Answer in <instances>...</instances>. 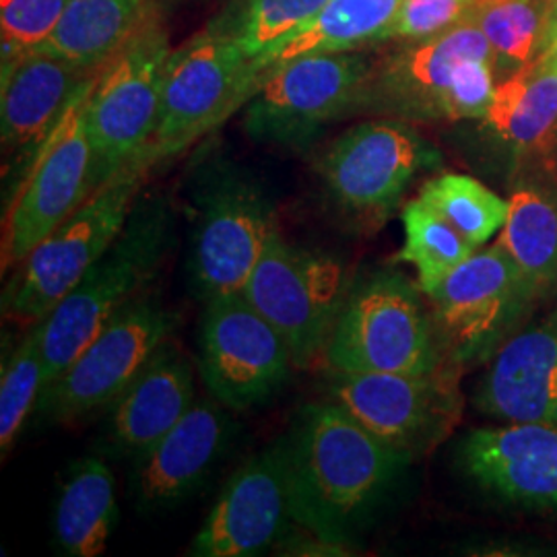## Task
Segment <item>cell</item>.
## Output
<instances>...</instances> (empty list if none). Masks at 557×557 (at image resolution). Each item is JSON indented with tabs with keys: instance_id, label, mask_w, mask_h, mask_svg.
I'll return each instance as SVG.
<instances>
[{
	"instance_id": "6da1fadb",
	"label": "cell",
	"mask_w": 557,
	"mask_h": 557,
	"mask_svg": "<svg viewBox=\"0 0 557 557\" xmlns=\"http://www.w3.org/2000/svg\"><path fill=\"white\" fill-rule=\"evenodd\" d=\"M285 442L296 524L331 547L345 543L407 458L333 398L304 407Z\"/></svg>"
},
{
	"instance_id": "7a4b0ae2",
	"label": "cell",
	"mask_w": 557,
	"mask_h": 557,
	"mask_svg": "<svg viewBox=\"0 0 557 557\" xmlns=\"http://www.w3.org/2000/svg\"><path fill=\"white\" fill-rule=\"evenodd\" d=\"M496 87L494 50L467 17L440 36L407 41L372 66L361 110L405 122L483 120Z\"/></svg>"
},
{
	"instance_id": "3957f363",
	"label": "cell",
	"mask_w": 557,
	"mask_h": 557,
	"mask_svg": "<svg viewBox=\"0 0 557 557\" xmlns=\"http://www.w3.org/2000/svg\"><path fill=\"white\" fill-rule=\"evenodd\" d=\"M168 236V218L160 205L135 207L114 244L59 306L36 322L46 386L59 379L126 304L139 298L160 267Z\"/></svg>"
},
{
	"instance_id": "277c9868",
	"label": "cell",
	"mask_w": 557,
	"mask_h": 557,
	"mask_svg": "<svg viewBox=\"0 0 557 557\" xmlns=\"http://www.w3.org/2000/svg\"><path fill=\"white\" fill-rule=\"evenodd\" d=\"M262 81L257 62L238 41L207 25L165 60L160 116L143 165L151 170L218 128L255 98Z\"/></svg>"
},
{
	"instance_id": "5b68a950",
	"label": "cell",
	"mask_w": 557,
	"mask_h": 557,
	"mask_svg": "<svg viewBox=\"0 0 557 557\" xmlns=\"http://www.w3.org/2000/svg\"><path fill=\"white\" fill-rule=\"evenodd\" d=\"M145 174V168L133 165L106 182L11 269L2 289L7 319L40 322L59 306L119 238L135 209Z\"/></svg>"
},
{
	"instance_id": "8992f818",
	"label": "cell",
	"mask_w": 557,
	"mask_h": 557,
	"mask_svg": "<svg viewBox=\"0 0 557 557\" xmlns=\"http://www.w3.org/2000/svg\"><path fill=\"white\" fill-rule=\"evenodd\" d=\"M170 52L168 27L158 17L101 66L87 101L91 193L133 165L145 168L143 156L156 135Z\"/></svg>"
},
{
	"instance_id": "52a82bcc",
	"label": "cell",
	"mask_w": 557,
	"mask_h": 557,
	"mask_svg": "<svg viewBox=\"0 0 557 557\" xmlns=\"http://www.w3.org/2000/svg\"><path fill=\"white\" fill-rule=\"evenodd\" d=\"M324 359L333 372L438 370V345L418 289L397 273H380L351 287Z\"/></svg>"
},
{
	"instance_id": "ba28073f",
	"label": "cell",
	"mask_w": 557,
	"mask_h": 557,
	"mask_svg": "<svg viewBox=\"0 0 557 557\" xmlns=\"http://www.w3.org/2000/svg\"><path fill=\"white\" fill-rule=\"evenodd\" d=\"M351 287L341 260L299 248L275 230L242 296L289 345L296 368L324 356Z\"/></svg>"
},
{
	"instance_id": "9c48e42d",
	"label": "cell",
	"mask_w": 557,
	"mask_h": 557,
	"mask_svg": "<svg viewBox=\"0 0 557 557\" xmlns=\"http://www.w3.org/2000/svg\"><path fill=\"white\" fill-rule=\"evenodd\" d=\"M440 153L405 120H372L343 133L319 161L331 202L345 220L374 230Z\"/></svg>"
},
{
	"instance_id": "30bf717a",
	"label": "cell",
	"mask_w": 557,
	"mask_h": 557,
	"mask_svg": "<svg viewBox=\"0 0 557 557\" xmlns=\"http://www.w3.org/2000/svg\"><path fill=\"white\" fill-rule=\"evenodd\" d=\"M372 62L363 52H324L273 69L246 103L250 139L301 147L320 131L361 110Z\"/></svg>"
},
{
	"instance_id": "8fae6325",
	"label": "cell",
	"mask_w": 557,
	"mask_h": 557,
	"mask_svg": "<svg viewBox=\"0 0 557 557\" xmlns=\"http://www.w3.org/2000/svg\"><path fill=\"white\" fill-rule=\"evenodd\" d=\"M98 73L83 83L59 124L41 140L9 202L2 221V271L25 259L91 195L87 101Z\"/></svg>"
},
{
	"instance_id": "7c38bea8",
	"label": "cell",
	"mask_w": 557,
	"mask_h": 557,
	"mask_svg": "<svg viewBox=\"0 0 557 557\" xmlns=\"http://www.w3.org/2000/svg\"><path fill=\"white\" fill-rule=\"evenodd\" d=\"M277 227L275 207L255 180L236 170L207 180L197 195L188 262L200 298L242 294Z\"/></svg>"
},
{
	"instance_id": "4fadbf2b",
	"label": "cell",
	"mask_w": 557,
	"mask_h": 557,
	"mask_svg": "<svg viewBox=\"0 0 557 557\" xmlns=\"http://www.w3.org/2000/svg\"><path fill=\"white\" fill-rule=\"evenodd\" d=\"M176 319L156 299L126 304L77 359L44 388L38 411L50 421H75L112 405L143 366L172 337Z\"/></svg>"
},
{
	"instance_id": "5bb4252c",
	"label": "cell",
	"mask_w": 557,
	"mask_h": 557,
	"mask_svg": "<svg viewBox=\"0 0 557 557\" xmlns=\"http://www.w3.org/2000/svg\"><path fill=\"white\" fill-rule=\"evenodd\" d=\"M199 341L202 382L234 411L277 395L296 366L287 341L242 294L205 301Z\"/></svg>"
},
{
	"instance_id": "9a60e30c",
	"label": "cell",
	"mask_w": 557,
	"mask_h": 557,
	"mask_svg": "<svg viewBox=\"0 0 557 557\" xmlns=\"http://www.w3.org/2000/svg\"><path fill=\"white\" fill-rule=\"evenodd\" d=\"M329 393L405 457L430 450L458 418L457 384L440 368L423 374L333 372Z\"/></svg>"
},
{
	"instance_id": "2e32d148",
	"label": "cell",
	"mask_w": 557,
	"mask_h": 557,
	"mask_svg": "<svg viewBox=\"0 0 557 557\" xmlns=\"http://www.w3.org/2000/svg\"><path fill=\"white\" fill-rule=\"evenodd\" d=\"M296 524L287 442L248 458L227 479L205 518L190 556L252 557L264 554Z\"/></svg>"
},
{
	"instance_id": "e0dca14e",
	"label": "cell",
	"mask_w": 557,
	"mask_h": 557,
	"mask_svg": "<svg viewBox=\"0 0 557 557\" xmlns=\"http://www.w3.org/2000/svg\"><path fill=\"white\" fill-rule=\"evenodd\" d=\"M460 462L494 498L557 510V423L506 421L473 430L460 446Z\"/></svg>"
},
{
	"instance_id": "ac0fdd59",
	"label": "cell",
	"mask_w": 557,
	"mask_h": 557,
	"mask_svg": "<svg viewBox=\"0 0 557 557\" xmlns=\"http://www.w3.org/2000/svg\"><path fill=\"white\" fill-rule=\"evenodd\" d=\"M527 294L531 287L515 260L494 242L475 250L425 296L444 335L460 354L471 356L498 335Z\"/></svg>"
},
{
	"instance_id": "d6986e66",
	"label": "cell",
	"mask_w": 557,
	"mask_h": 557,
	"mask_svg": "<svg viewBox=\"0 0 557 557\" xmlns=\"http://www.w3.org/2000/svg\"><path fill=\"white\" fill-rule=\"evenodd\" d=\"M221 407L220 400H195L163 438L133 460V492L140 512L172 510L199 492L232 436V423Z\"/></svg>"
},
{
	"instance_id": "ffe728a7",
	"label": "cell",
	"mask_w": 557,
	"mask_h": 557,
	"mask_svg": "<svg viewBox=\"0 0 557 557\" xmlns=\"http://www.w3.org/2000/svg\"><path fill=\"white\" fill-rule=\"evenodd\" d=\"M195 372L174 338H165L110 407L108 444L119 457H140L195 405Z\"/></svg>"
},
{
	"instance_id": "44dd1931",
	"label": "cell",
	"mask_w": 557,
	"mask_h": 557,
	"mask_svg": "<svg viewBox=\"0 0 557 557\" xmlns=\"http://www.w3.org/2000/svg\"><path fill=\"white\" fill-rule=\"evenodd\" d=\"M98 71L44 50L25 52L2 64L0 126L4 147H40L83 83Z\"/></svg>"
},
{
	"instance_id": "7402d4cb",
	"label": "cell",
	"mask_w": 557,
	"mask_h": 557,
	"mask_svg": "<svg viewBox=\"0 0 557 557\" xmlns=\"http://www.w3.org/2000/svg\"><path fill=\"white\" fill-rule=\"evenodd\" d=\"M478 403L502 421L557 423V320L522 331L499 349Z\"/></svg>"
},
{
	"instance_id": "603a6c76",
	"label": "cell",
	"mask_w": 557,
	"mask_h": 557,
	"mask_svg": "<svg viewBox=\"0 0 557 557\" xmlns=\"http://www.w3.org/2000/svg\"><path fill=\"white\" fill-rule=\"evenodd\" d=\"M168 0H69L57 29L38 50L101 69L158 17Z\"/></svg>"
},
{
	"instance_id": "cb8c5ba5",
	"label": "cell",
	"mask_w": 557,
	"mask_h": 557,
	"mask_svg": "<svg viewBox=\"0 0 557 557\" xmlns=\"http://www.w3.org/2000/svg\"><path fill=\"white\" fill-rule=\"evenodd\" d=\"M116 479L96 457L79 458L60 483L54 535L60 552L71 557H98L119 524Z\"/></svg>"
},
{
	"instance_id": "d4e9b609",
	"label": "cell",
	"mask_w": 557,
	"mask_h": 557,
	"mask_svg": "<svg viewBox=\"0 0 557 557\" xmlns=\"http://www.w3.org/2000/svg\"><path fill=\"white\" fill-rule=\"evenodd\" d=\"M483 124L518 151H541L557 137V66L535 59L499 81Z\"/></svg>"
},
{
	"instance_id": "484cf974",
	"label": "cell",
	"mask_w": 557,
	"mask_h": 557,
	"mask_svg": "<svg viewBox=\"0 0 557 557\" xmlns=\"http://www.w3.org/2000/svg\"><path fill=\"white\" fill-rule=\"evenodd\" d=\"M499 246L515 260L531 292L557 281V188L545 182H524L508 199V218L498 234Z\"/></svg>"
},
{
	"instance_id": "4316f807",
	"label": "cell",
	"mask_w": 557,
	"mask_h": 557,
	"mask_svg": "<svg viewBox=\"0 0 557 557\" xmlns=\"http://www.w3.org/2000/svg\"><path fill=\"white\" fill-rule=\"evenodd\" d=\"M400 4L403 0H329L314 20L278 48L269 73L299 57L354 52L388 41Z\"/></svg>"
},
{
	"instance_id": "83f0119b",
	"label": "cell",
	"mask_w": 557,
	"mask_h": 557,
	"mask_svg": "<svg viewBox=\"0 0 557 557\" xmlns=\"http://www.w3.org/2000/svg\"><path fill=\"white\" fill-rule=\"evenodd\" d=\"M329 0H232L209 25L230 36L267 79L278 48L319 15Z\"/></svg>"
},
{
	"instance_id": "f1b7e54d",
	"label": "cell",
	"mask_w": 557,
	"mask_h": 557,
	"mask_svg": "<svg viewBox=\"0 0 557 557\" xmlns=\"http://www.w3.org/2000/svg\"><path fill=\"white\" fill-rule=\"evenodd\" d=\"M554 0H478L471 11L494 50L496 79H508L537 59Z\"/></svg>"
},
{
	"instance_id": "f546056e",
	"label": "cell",
	"mask_w": 557,
	"mask_h": 557,
	"mask_svg": "<svg viewBox=\"0 0 557 557\" xmlns=\"http://www.w3.org/2000/svg\"><path fill=\"white\" fill-rule=\"evenodd\" d=\"M400 220L405 230L400 259L416 269L423 294H430L442 278L478 250L421 199L407 202Z\"/></svg>"
},
{
	"instance_id": "4dcf8cb0",
	"label": "cell",
	"mask_w": 557,
	"mask_h": 557,
	"mask_svg": "<svg viewBox=\"0 0 557 557\" xmlns=\"http://www.w3.org/2000/svg\"><path fill=\"white\" fill-rule=\"evenodd\" d=\"M418 199L430 205L475 248L499 234L508 218V200L462 174H442L428 180Z\"/></svg>"
},
{
	"instance_id": "1f68e13d",
	"label": "cell",
	"mask_w": 557,
	"mask_h": 557,
	"mask_svg": "<svg viewBox=\"0 0 557 557\" xmlns=\"http://www.w3.org/2000/svg\"><path fill=\"white\" fill-rule=\"evenodd\" d=\"M46 388V363L38 329L25 333L2 368L0 379V448L2 457L20 438L25 421L34 413Z\"/></svg>"
},
{
	"instance_id": "d6a6232c",
	"label": "cell",
	"mask_w": 557,
	"mask_h": 557,
	"mask_svg": "<svg viewBox=\"0 0 557 557\" xmlns=\"http://www.w3.org/2000/svg\"><path fill=\"white\" fill-rule=\"evenodd\" d=\"M69 0H0L2 64L38 50L52 36Z\"/></svg>"
},
{
	"instance_id": "836d02e7",
	"label": "cell",
	"mask_w": 557,
	"mask_h": 557,
	"mask_svg": "<svg viewBox=\"0 0 557 557\" xmlns=\"http://www.w3.org/2000/svg\"><path fill=\"white\" fill-rule=\"evenodd\" d=\"M478 0H403L388 40L434 38L467 20Z\"/></svg>"
},
{
	"instance_id": "e575fe53",
	"label": "cell",
	"mask_w": 557,
	"mask_h": 557,
	"mask_svg": "<svg viewBox=\"0 0 557 557\" xmlns=\"http://www.w3.org/2000/svg\"><path fill=\"white\" fill-rule=\"evenodd\" d=\"M537 59L547 60V62L557 66V0H554V4H552Z\"/></svg>"
}]
</instances>
